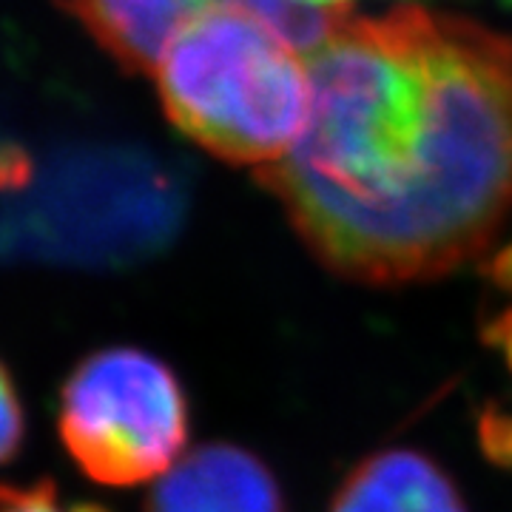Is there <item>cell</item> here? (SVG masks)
<instances>
[{"label":"cell","instance_id":"7a4b0ae2","mask_svg":"<svg viewBox=\"0 0 512 512\" xmlns=\"http://www.w3.org/2000/svg\"><path fill=\"white\" fill-rule=\"evenodd\" d=\"M165 117L225 163H279L311 111V77L256 20L202 9L157 66Z\"/></svg>","mask_w":512,"mask_h":512},{"label":"cell","instance_id":"30bf717a","mask_svg":"<svg viewBox=\"0 0 512 512\" xmlns=\"http://www.w3.org/2000/svg\"><path fill=\"white\" fill-rule=\"evenodd\" d=\"M490 342L504 353V359H507V365L512 370V311L501 313L490 325Z\"/></svg>","mask_w":512,"mask_h":512},{"label":"cell","instance_id":"8992f818","mask_svg":"<svg viewBox=\"0 0 512 512\" xmlns=\"http://www.w3.org/2000/svg\"><path fill=\"white\" fill-rule=\"evenodd\" d=\"M330 512H467L453 478L419 450L393 447L359 461Z\"/></svg>","mask_w":512,"mask_h":512},{"label":"cell","instance_id":"8fae6325","mask_svg":"<svg viewBox=\"0 0 512 512\" xmlns=\"http://www.w3.org/2000/svg\"><path fill=\"white\" fill-rule=\"evenodd\" d=\"M311 6H322V9H348V0H302Z\"/></svg>","mask_w":512,"mask_h":512},{"label":"cell","instance_id":"277c9868","mask_svg":"<svg viewBox=\"0 0 512 512\" xmlns=\"http://www.w3.org/2000/svg\"><path fill=\"white\" fill-rule=\"evenodd\" d=\"M146 512H285L274 473L234 444H205L157 478Z\"/></svg>","mask_w":512,"mask_h":512},{"label":"cell","instance_id":"6da1fadb","mask_svg":"<svg viewBox=\"0 0 512 512\" xmlns=\"http://www.w3.org/2000/svg\"><path fill=\"white\" fill-rule=\"evenodd\" d=\"M311 111L256 168L330 271L404 285L476 259L512 217V37L399 6L308 55Z\"/></svg>","mask_w":512,"mask_h":512},{"label":"cell","instance_id":"3957f363","mask_svg":"<svg viewBox=\"0 0 512 512\" xmlns=\"http://www.w3.org/2000/svg\"><path fill=\"white\" fill-rule=\"evenodd\" d=\"M57 427L86 476L106 487H137L183 458L188 402L177 373L154 353L106 348L66 379Z\"/></svg>","mask_w":512,"mask_h":512},{"label":"cell","instance_id":"ba28073f","mask_svg":"<svg viewBox=\"0 0 512 512\" xmlns=\"http://www.w3.org/2000/svg\"><path fill=\"white\" fill-rule=\"evenodd\" d=\"M0 512H109L97 504H66L52 484H0Z\"/></svg>","mask_w":512,"mask_h":512},{"label":"cell","instance_id":"9c48e42d","mask_svg":"<svg viewBox=\"0 0 512 512\" xmlns=\"http://www.w3.org/2000/svg\"><path fill=\"white\" fill-rule=\"evenodd\" d=\"M23 441V407L9 370L0 365V464L20 450Z\"/></svg>","mask_w":512,"mask_h":512},{"label":"cell","instance_id":"5b68a950","mask_svg":"<svg viewBox=\"0 0 512 512\" xmlns=\"http://www.w3.org/2000/svg\"><path fill=\"white\" fill-rule=\"evenodd\" d=\"M97 46L131 74H154L185 26L200 15V0H60Z\"/></svg>","mask_w":512,"mask_h":512},{"label":"cell","instance_id":"52a82bcc","mask_svg":"<svg viewBox=\"0 0 512 512\" xmlns=\"http://www.w3.org/2000/svg\"><path fill=\"white\" fill-rule=\"evenodd\" d=\"M205 9H228L256 20L293 52L313 55L339 29L350 9H322L302 0H200Z\"/></svg>","mask_w":512,"mask_h":512}]
</instances>
